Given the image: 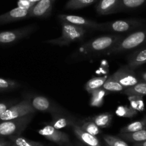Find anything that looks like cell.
Returning <instances> with one entry per match:
<instances>
[{"mask_svg":"<svg viewBox=\"0 0 146 146\" xmlns=\"http://www.w3.org/2000/svg\"><path fill=\"white\" fill-rule=\"evenodd\" d=\"M123 37V36L117 34L98 36L85 42L80 47L78 52H79L80 55L84 57L101 54H105Z\"/></svg>","mask_w":146,"mask_h":146,"instance_id":"6da1fadb","label":"cell"},{"mask_svg":"<svg viewBox=\"0 0 146 146\" xmlns=\"http://www.w3.org/2000/svg\"><path fill=\"white\" fill-rule=\"evenodd\" d=\"M145 44H146V28L135 30L125 37L119 40L105 54L112 55L123 53L135 50Z\"/></svg>","mask_w":146,"mask_h":146,"instance_id":"7a4b0ae2","label":"cell"},{"mask_svg":"<svg viewBox=\"0 0 146 146\" xmlns=\"http://www.w3.org/2000/svg\"><path fill=\"white\" fill-rule=\"evenodd\" d=\"M61 36L57 38L48 40L44 42L52 45L67 46L72 42L82 40L87 32V29L85 28L67 22H61Z\"/></svg>","mask_w":146,"mask_h":146,"instance_id":"3957f363","label":"cell"},{"mask_svg":"<svg viewBox=\"0 0 146 146\" xmlns=\"http://www.w3.org/2000/svg\"><path fill=\"white\" fill-rule=\"evenodd\" d=\"M145 21L138 19H127L99 23L98 30L114 33H127L137 30L145 26Z\"/></svg>","mask_w":146,"mask_h":146,"instance_id":"277c9868","label":"cell"},{"mask_svg":"<svg viewBox=\"0 0 146 146\" xmlns=\"http://www.w3.org/2000/svg\"><path fill=\"white\" fill-rule=\"evenodd\" d=\"M35 114L0 123V137L20 135L28 127Z\"/></svg>","mask_w":146,"mask_h":146,"instance_id":"5b68a950","label":"cell"},{"mask_svg":"<svg viewBox=\"0 0 146 146\" xmlns=\"http://www.w3.org/2000/svg\"><path fill=\"white\" fill-rule=\"evenodd\" d=\"M27 100L36 111L49 113L52 116L64 113V110L57 103L52 102L47 98L42 95H28Z\"/></svg>","mask_w":146,"mask_h":146,"instance_id":"8992f818","label":"cell"},{"mask_svg":"<svg viewBox=\"0 0 146 146\" xmlns=\"http://www.w3.org/2000/svg\"><path fill=\"white\" fill-rule=\"evenodd\" d=\"M36 110L33 108L29 100H24L8 108L0 117V121L13 120L25 117L28 115L35 114Z\"/></svg>","mask_w":146,"mask_h":146,"instance_id":"52a82bcc","label":"cell"},{"mask_svg":"<svg viewBox=\"0 0 146 146\" xmlns=\"http://www.w3.org/2000/svg\"><path fill=\"white\" fill-rule=\"evenodd\" d=\"M36 27L35 25L23 27L19 29L0 32V44H12L30 35Z\"/></svg>","mask_w":146,"mask_h":146,"instance_id":"ba28073f","label":"cell"},{"mask_svg":"<svg viewBox=\"0 0 146 146\" xmlns=\"http://www.w3.org/2000/svg\"><path fill=\"white\" fill-rule=\"evenodd\" d=\"M40 135L47 140L55 143L60 146H70V140L69 136L64 132L54 128L50 125H47L42 128L37 130Z\"/></svg>","mask_w":146,"mask_h":146,"instance_id":"9c48e42d","label":"cell"},{"mask_svg":"<svg viewBox=\"0 0 146 146\" xmlns=\"http://www.w3.org/2000/svg\"><path fill=\"white\" fill-rule=\"evenodd\" d=\"M112 75L122 86L124 87L125 89L133 86L141 81L134 70H131L127 65L122 66Z\"/></svg>","mask_w":146,"mask_h":146,"instance_id":"30bf717a","label":"cell"},{"mask_svg":"<svg viewBox=\"0 0 146 146\" xmlns=\"http://www.w3.org/2000/svg\"><path fill=\"white\" fill-rule=\"evenodd\" d=\"M58 19L60 22H67L76 26L81 27L85 29H92V30H98L99 23H97L95 21L90 20L87 18L78 15H59Z\"/></svg>","mask_w":146,"mask_h":146,"instance_id":"8fae6325","label":"cell"},{"mask_svg":"<svg viewBox=\"0 0 146 146\" xmlns=\"http://www.w3.org/2000/svg\"><path fill=\"white\" fill-rule=\"evenodd\" d=\"M54 0H40L29 9L28 17L45 18L50 15Z\"/></svg>","mask_w":146,"mask_h":146,"instance_id":"7c38bea8","label":"cell"},{"mask_svg":"<svg viewBox=\"0 0 146 146\" xmlns=\"http://www.w3.org/2000/svg\"><path fill=\"white\" fill-rule=\"evenodd\" d=\"M28 13H29L28 9L17 7L7 13L0 15V25L22 20L28 17Z\"/></svg>","mask_w":146,"mask_h":146,"instance_id":"4fadbf2b","label":"cell"},{"mask_svg":"<svg viewBox=\"0 0 146 146\" xmlns=\"http://www.w3.org/2000/svg\"><path fill=\"white\" fill-rule=\"evenodd\" d=\"M72 130L76 135V137L80 140L83 144L86 145L87 146H102L100 143L98 137L95 135L87 133L84 130L81 128L79 123H77L72 125Z\"/></svg>","mask_w":146,"mask_h":146,"instance_id":"5bb4252c","label":"cell"},{"mask_svg":"<svg viewBox=\"0 0 146 146\" xmlns=\"http://www.w3.org/2000/svg\"><path fill=\"white\" fill-rule=\"evenodd\" d=\"M78 123L75 117L67 114L65 112L63 113L52 116V120L50 122L49 125L52 126L57 130H61L67 127H72L73 125Z\"/></svg>","mask_w":146,"mask_h":146,"instance_id":"9a60e30c","label":"cell"},{"mask_svg":"<svg viewBox=\"0 0 146 146\" xmlns=\"http://www.w3.org/2000/svg\"><path fill=\"white\" fill-rule=\"evenodd\" d=\"M120 0H100L97 5V13L100 15H108L119 12Z\"/></svg>","mask_w":146,"mask_h":146,"instance_id":"2e32d148","label":"cell"},{"mask_svg":"<svg viewBox=\"0 0 146 146\" xmlns=\"http://www.w3.org/2000/svg\"><path fill=\"white\" fill-rule=\"evenodd\" d=\"M127 64L126 65L131 70H135L142 64L146 63V48L139 49L133 52L127 57Z\"/></svg>","mask_w":146,"mask_h":146,"instance_id":"e0dca14e","label":"cell"},{"mask_svg":"<svg viewBox=\"0 0 146 146\" xmlns=\"http://www.w3.org/2000/svg\"><path fill=\"white\" fill-rule=\"evenodd\" d=\"M113 115L110 113H103L101 114L94 115L88 117L90 120L95 123L100 128H106L108 127L112 123Z\"/></svg>","mask_w":146,"mask_h":146,"instance_id":"ac0fdd59","label":"cell"},{"mask_svg":"<svg viewBox=\"0 0 146 146\" xmlns=\"http://www.w3.org/2000/svg\"><path fill=\"white\" fill-rule=\"evenodd\" d=\"M127 96H146V82L140 81L133 86L125 89L122 92Z\"/></svg>","mask_w":146,"mask_h":146,"instance_id":"d6986e66","label":"cell"},{"mask_svg":"<svg viewBox=\"0 0 146 146\" xmlns=\"http://www.w3.org/2000/svg\"><path fill=\"white\" fill-rule=\"evenodd\" d=\"M120 136L125 141L136 143L146 140V129L129 133H120Z\"/></svg>","mask_w":146,"mask_h":146,"instance_id":"ffe728a7","label":"cell"},{"mask_svg":"<svg viewBox=\"0 0 146 146\" xmlns=\"http://www.w3.org/2000/svg\"><path fill=\"white\" fill-rule=\"evenodd\" d=\"M108 78V75H104V76L96 77L89 80L85 85V90L88 93L91 94L96 90L102 88Z\"/></svg>","mask_w":146,"mask_h":146,"instance_id":"44dd1931","label":"cell"},{"mask_svg":"<svg viewBox=\"0 0 146 146\" xmlns=\"http://www.w3.org/2000/svg\"><path fill=\"white\" fill-rule=\"evenodd\" d=\"M108 92L102 88L96 90L91 93V99L90 100V106L94 108H100L104 103V98Z\"/></svg>","mask_w":146,"mask_h":146,"instance_id":"7402d4cb","label":"cell"},{"mask_svg":"<svg viewBox=\"0 0 146 146\" xmlns=\"http://www.w3.org/2000/svg\"><path fill=\"white\" fill-rule=\"evenodd\" d=\"M145 3L146 0H120L119 12L137 9Z\"/></svg>","mask_w":146,"mask_h":146,"instance_id":"603a6c76","label":"cell"},{"mask_svg":"<svg viewBox=\"0 0 146 146\" xmlns=\"http://www.w3.org/2000/svg\"><path fill=\"white\" fill-rule=\"evenodd\" d=\"M107 92H122L125 90L124 87L122 86L113 75L108 76V79L102 87Z\"/></svg>","mask_w":146,"mask_h":146,"instance_id":"cb8c5ba5","label":"cell"},{"mask_svg":"<svg viewBox=\"0 0 146 146\" xmlns=\"http://www.w3.org/2000/svg\"><path fill=\"white\" fill-rule=\"evenodd\" d=\"M146 129V119L143 118V120L135 121L131 123H129L127 125L124 126L120 129V133H134L139 130Z\"/></svg>","mask_w":146,"mask_h":146,"instance_id":"d4e9b609","label":"cell"},{"mask_svg":"<svg viewBox=\"0 0 146 146\" xmlns=\"http://www.w3.org/2000/svg\"><path fill=\"white\" fill-rule=\"evenodd\" d=\"M80 126L82 130L86 131L87 133L92 135L97 136L98 135L100 134L101 128H100L95 123L90 120L89 119H85V120L81 121V123H79Z\"/></svg>","mask_w":146,"mask_h":146,"instance_id":"484cf974","label":"cell"},{"mask_svg":"<svg viewBox=\"0 0 146 146\" xmlns=\"http://www.w3.org/2000/svg\"><path fill=\"white\" fill-rule=\"evenodd\" d=\"M9 138L12 143L15 144L17 146H44V145L40 142L33 141L20 135L11 136Z\"/></svg>","mask_w":146,"mask_h":146,"instance_id":"4316f807","label":"cell"},{"mask_svg":"<svg viewBox=\"0 0 146 146\" xmlns=\"http://www.w3.org/2000/svg\"><path fill=\"white\" fill-rule=\"evenodd\" d=\"M97 0H69L65 5L67 9H79L95 3Z\"/></svg>","mask_w":146,"mask_h":146,"instance_id":"83f0119b","label":"cell"},{"mask_svg":"<svg viewBox=\"0 0 146 146\" xmlns=\"http://www.w3.org/2000/svg\"><path fill=\"white\" fill-rule=\"evenodd\" d=\"M138 112L128 105H120L117 108L115 113L117 116L126 118H131L135 116Z\"/></svg>","mask_w":146,"mask_h":146,"instance_id":"f1b7e54d","label":"cell"},{"mask_svg":"<svg viewBox=\"0 0 146 146\" xmlns=\"http://www.w3.org/2000/svg\"><path fill=\"white\" fill-rule=\"evenodd\" d=\"M104 141L108 146H129V145L123 139L115 137L110 135H105L103 136Z\"/></svg>","mask_w":146,"mask_h":146,"instance_id":"f546056e","label":"cell"},{"mask_svg":"<svg viewBox=\"0 0 146 146\" xmlns=\"http://www.w3.org/2000/svg\"><path fill=\"white\" fill-rule=\"evenodd\" d=\"M19 87V84L16 81L0 78V90L2 92L12 90H15Z\"/></svg>","mask_w":146,"mask_h":146,"instance_id":"4dcf8cb0","label":"cell"},{"mask_svg":"<svg viewBox=\"0 0 146 146\" xmlns=\"http://www.w3.org/2000/svg\"><path fill=\"white\" fill-rule=\"evenodd\" d=\"M131 108L137 110V112L143 111L145 109V104L143 102V97L139 96H128Z\"/></svg>","mask_w":146,"mask_h":146,"instance_id":"1f68e13d","label":"cell"},{"mask_svg":"<svg viewBox=\"0 0 146 146\" xmlns=\"http://www.w3.org/2000/svg\"><path fill=\"white\" fill-rule=\"evenodd\" d=\"M15 103H17V102L15 100H10L7 101V102H0V117L2 116V115L6 111L8 108H9L11 106L15 105Z\"/></svg>","mask_w":146,"mask_h":146,"instance_id":"d6a6232c","label":"cell"},{"mask_svg":"<svg viewBox=\"0 0 146 146\" xmlns=\"http://www.w3.org/2000/svg\"><path fill=\"white\" fill-rule=\"evenodd\" d=\"M139 77H140V79L141 80V81L146 82V72H140L139 74Z\"/></svg>","mask_w":146,"mask_h":146,"instance_id":"836d02e7","label":"cell"},{"mask_svg":"<svg viewBox=\"0 0 146 146\" xmlns=\"http://www.w3.org/2000/svg\"><path fill=\"white\" fill-rule=\"evenodd\" d=\"M9 143V141H7V140L2 138V137L0 138V146H6Z\"/></svg>","mask_w":146,"mask_h":146,"instance_id":"e575fe53","label":"cell"},{"mask_svg":"<svg viewBox=\"0 0 146 146\" xmlns=\"http://www.w3.org/2000/svg\"><path fill=\"white\" fill-rule=\"evenodd\" d=\"M133 146H146V140L144 142H141V143H133Z\"/></svg>","mask_w":146,"mask_h":146,"instance_id":"d590c367","label":"cell"},{"mask_svg":"<svg viewBox=\"0 0 146 146\" xmlns=\"http://www.w3.org/2000/svg\"><path fill=\"white\" fill-rule=\"evenodd\" d=\"M27 1H28V2H31L32 4L35 5V3H36V2H39V1H40V0H27Z\"/></svg>","mask_w":146,"mask_h":146,"instance_id":"8d00e7d4","label":"cell"},{"mask_svg":"<svg viewBox=\"0 0 146 146\" xmlns=\"http://www.w3.org/2000/svg\"><path fill=\"white\" fill-rule=\"evenodd\" d=\"M12 142H9V143H8V144L6 146H11V145H12Z\"/></svg>","mask_w":146,"mask_h":146,"instance_id":"74e56055","label":"cell"},{"mask_svg":"<svg viewBox=\"0 0 146 146\" xmlns=\"http://www.w3.org/2000/svg\"><path fill=\"white\" fill-rule=\"evenodd\" d=\"M11 146H17V145L15 144H14V143H12V144L11 145Z\"/></svg>","mask_w":146,"mask_h":146,"instance_id":"f35d334b","label":"cell"},{"mask_svg":"<svg viewBox=\"0 0 146 146\" xmlns=\"http://www.w3.org/2000/svg\"><path fill=\"white\" fill-rule=\"evenodd\" d=\"M77 146H83V145H77Z\"/></svg>","mask_w":146,"mask_h":146,"instance_id":"ab89813d","label":"cell"},{"mask_svg":"<svg viewBox=\"0 0 146 146\" xmlns=\"http://www.w3.org/2000/svg\"><path fill=\"white\" fill-rule=\"evenodd\" d=\"M144 118H145V119H146V116H145V117H144Z\"/></svg>","mask_w":146,"mask_h":146,"instance_id":"60d3db41","label":"cell"},{"mask_svg":"<svg viewBox=\"0 0 146 146\" xmlns=\"http://www.w3.org/2000/svg\"><path fill=\"white\" fill-rule=\"evenodd\" d=\"M0 92H2V91H1V90H0Z\"/></svg>","mask_w":146,"mask_h":146,"instance_id":"b9f144b4","label":"cell"},{"mask_svg":"<svg viewBox=\"0 0 146 146\" xmlns=\"http://www.w3.org/2000/svg\"><path fill=\"white\" fill-rule=\"evenodd\" d=\"M107 146H108V145H107Z\"/></svg>","mask_w":146,"mask_h":146,"instance_id":"7bdbcfd3","label":"cell"},{"mask_svg":"<svg viewBox=\"0 0 146 146\" xmlns=\"http://www.w3.org/2000/svg\"></svg>","mask_w":146,"mask_h":146,"instance_id":"ee69618b","label":"cell"}]
</instances>
